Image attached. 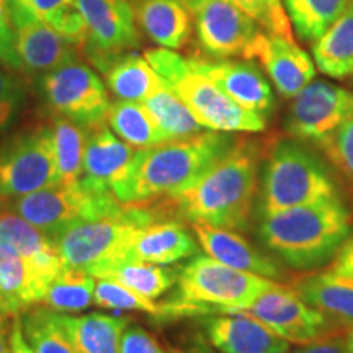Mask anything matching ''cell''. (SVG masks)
Returning <instances> with one entry per match:
<instances>
[{
	"label": "cell",
	"instance_id": "cell-43",
	"mask_svg": "<svg viewBox=\"0 0 353 353\" xmlns=\"http://www.w3.org/2000/svg\"><path fill=\"white\" fill-rule=\"evenodd\" d=\"M327 272L353 281V237H348L341 249L337 250Z\"/></svg>",
	"mask_w": 353,
	"mask_h": 353
},
{
	"label": "cell",
	"instance_id": "cell-4",
	"mask_svg": "<svg viewBox=\"0 0 353 353\" xmlns=\"http://www.w3.org/2000/svg\"><path fill=\"white\" fill-rule=\"evenodd\" d=\"M276 281L236 270L208 255H195L179 267L175 291L157 303L161 319L234 314L244 311Z\"/></svg>",
	"mask_w": 353,
	"mask_h": 353
},
{
	"label": "cell",
	"instance_id": "cell-31",
	"mask_svg": "<svg viewBox=\"0 0 353 353\" xmlns=\"http://www.w3.org/2000/svg\"><path fill=\"white\" fill-rule=\"evenodd\" d=\"M57 176L61 185L81 183L88 131L79 123L59 117L51 128Z\"/></svg>",
	"mask_w": 353,
	"mask_h": 353
},
{
	"label": "cell",
	"instance_id": "cell-7",
	"mask_svg": "<svg viewBox=\"0 0 353 353\" xmlns=\"http://www.w3.org/2000/svg\"><path fill=\"white\" fill-rule=\"evenodd\" d=\"M144 57L205 130L259 132L267 126V118L237 105L195 68L193 59H185L167 48L148 50Z\"/></svg>",
	"mask_w": 353,
	"mask_h": 353
},
{
	"label": "cell",
	"instance_id": "cell-42",
	"mask_svg": "<svg viewBox=\"0 0 353 353\" xmlns=\"http://www.w3.org/2000/svg\"><path fill=\"white\" fill-rule=\"evenodd\" d=\"M0 63L17 69L15 32L12 30L8 0H0Z\"/></svg>",
	"mask_w": 353,
	"mask_h": 353
},
{
	"label": "cell",
	"instance_id": "cell-10",
	"mask_svg": "<svg viewBox=\"0 0 353 353\" xmlns=\"http://www.w3.org/2000/svg\"><path fill=\"white\" fill-rule=\"evenodd\" d=\"M43 95L52 112L79 123L83 128L107 120L110 99L107 87L94 69L72 63L44 74Z\"/></svg>",
	"mask_w": 353,
	"mask_h": 353
},
{
	"label": "cell",
	"instance_id": "cell-17",
	"mask_svg": "<svg viewBox=\"0 0 353 353\" xmlns=\"http://www.w3.org/2000/svg\"><path fill=\"white\" fill-rule=\"evenodd\" d=\"M201 324L219 353H286L290 348V342L244 312L203 316Z\"/></svg>",
	"mask_w": 353,
	"mask_h": 353
},
{
	"label": "cell",
	"instance_id": "cell-22",
	"mask_svg": "<svg viewBox=\"0 0 353 353\" xmlns=\"http://www.w3.org/2000/svg\"><path fill=\"white\" fill-rule=\"evenodd\" d=\"M17 69L26 72H51L72 63L76 48L43 21L15 26Z\"/></svg>",
	"mask_w": 353,
	"mask_h": 353
},
{
	"label": "cell",
	"instance_id": "cell-11",
	"mask_svg": "<svg viewBox=\"0 0 353 353\" xmlns=\"http://www.w3.org/2000/svg\"><path fill=\"white\" fill-rule=\"evenodd\" d=\"M352 117V90L332 82L314 81L293 97L286 130L293 138L317 143Z\"/></svg>",
	"mask_w": 353,
	"mask_h": 353
},
{
	"label": "cell",
	"instance_id": "cell-50",
	"mask_svg": "<svg viewBox=\"0 0 353 353\" xmlns=\"http://www.w3.org/2000/svg\"><path fill=\"white\" fill-rule=\"evenodd\" d=\"M2 206H3V198L0 196V210H2Z\"/></svg>",
	"mask_w": 353,
	"mask_h": 353
},
{
	"label": "cell",
	"instance_id": "cell-25",
	"mask_svg": "<svg viewBox=\"0 0 353 353\" xmlns=\"http://www.w3.org/2000/svg\"><path fill=\"white\" fill-rule=\"evenodd\" d=\"M294 293L330 321L353 327V281L330 272L306 275L294 281Z\"/></svg>",
	"mask_w": 353,
	"mask_h": 353
},
{
	"label": "cell",
	"instance_id": "cell-47",
	"mask_svg": "<svg viewBox=\"0 0 353 353\" xmlns=\"http://www.w3.org/2000/svg\"><path fill=\"white\" fill-rule=\"evenodd\" d=\"M188 353H219V352L214 350L211 345H208V342H205L203 339H196V342H193V345L190 347Z\"/></svg>",
	"mask_w": 353,
	"mask_h": 353
},
{
	"label": "cell",
	"instance_id": "cell-14",
	"mask_svg": "<svg viewBox=\"0 0 353 353\" xmlns=\"http://www.w3.org/2000/svg\"><path fill=\"white\" fill-rule=\"evenodd\" d=\"M77 7L87 25L88 56L99 69L139 44L130 0H77Z\"/></svg>",
	"mask_w": 353,
	"mask_h": 353
},
{
	"label": "cell",
	"instance_id": "cell-20",
	"mask_svg": "<svg viewBox=\"0 0 353 353\" xmlns=\"http://www.w3.org/2000/svg\"><path fill=\"white\" fill-rule=\"evenodd\" d=\"M198 244L206 255L236 270L255 273L265 278L283 276L280 265L270 255L247 242L239 232L231 229L214 228L205 223H190Z\"/></svg>",
	"mask_w": 353,
	"mask_h": 353
},
{
	"label": "cell",
	"instance_id": "cell-36",
	"mask_svg": "<svg viewBox=\"0 0 353 353\" xmlns=\"http://www.w3.org/2000/svg\"><path fill=\"white\" fill-rule=\"evenodd\" d=\"M95 306L114 309V311H138L148 314H159V304L141 296L125 285L112 278H97L94 291Z\"/></svg>",
	"mask_w": 353,
	"mask_h": 353
},
{
	"label": "cell",
	"instance_id": "cell-13",
	"mask_svg": "<svg viewBox=\"0 0 353 353\" xmlns=\"http://www.w3.org/2000/svg\"><path fill=\"white\" fill-rule=\"evenodd\" d=\"M198 43L214 59H249L262 30L234 0H203L195 10Z\"/></svg>",
	"mask_w": 353,
	"mask_h": 353
},
{
	"label": "cell",
	"instance_id": "cell-21",
	"mask_svg": "<svg viewBox=\"0 0 353 353\" xmlns=\"http://www.w3.org/2000/svg\"><path fill=\"white\" fill-rule=\"evenodd\" d=\"M200 250L192 228L180 219L165 218L152 221L141 228L131 244L130 259L154 265H172L195 257Z\"/></svg>",
	"mask_w": 353,
	"mask_h": 353
},
{
	"label": "cell",
	"instance_id": "cell-29",
	"mask_svg": "<svg viewBox=\"0 0 353 353\" xmlns=\"http://www.w3.org/2000/svg\"><path fill=\"white\" fill-rule=\"evenodd\" d=\"M107 123L118 138L134 149H148L165 143L152 114L138 101L118 100L110 103Z\"/></svg>",
	"mask_w": 353,
	"mask_h": 353
},
{
	"label": "cell",
	"instance_id": "cell-24",
	"mask_svg": "<svg viewBox=\"0 0 353 353\" xmlns=\"http://www.w3.org/2000/svg\"><path fill=\"white\" fill-rule=\"evenodd\" d=\"M44 286L10 247L0 244V312L21 316L43 301Z\"/></svg>",
	"mask_w": 353,
	"mask_h": 353
},
{
	"label": "cell",
	"instance_id": "cell-2",
	"mask_svg": "<svg viewBox=\"0 0 353 353\" xmlns=\"http://www.w3.org/2000/svg\"><path fill=\"white\" fill-rule=\"evenodd\" d=\"M236 143L231 132L201 131L195 136L138 149L113 195L125 205L161 200L195 182Z\"/></svg>",
	"mask_w": 353,
	"mask_h": 353
},
{
	"label": "cell",
	"instance_id": "cell-39",
	"mask_svg": "<svg viewBox=\"0 0 353 353\" xmlns=\"http://www.w3.org/2000/svg\"><path fill=\"white\" fill-rule=\"evenodd\" d=\"M77 0H8L10 20L15 26L30 21H48L76 6Z\"/></svg>",
	"mask_w": 353,
	"mask_h": 353
},
{
	"label": "cell",
	"instance_id": "cell-12",
	"mask_svg": "<svg viewBox=\"0 0 353 353\" xmlns=\"http://www.w3.org/2000/svg\"><path fill=\"white\" fill-rule=\"evenodd\" d=\"M241 312L255 317L290 343L306 345L316 342L325 337L330 327L329 319L321 311L304 303L293 288L280 283L265 290Z\"/></svg>",
	"mask_w": 353,
	"mask_h": 353
},
{
	"label": "cell",
	"instance_id": "cell-40",
	"mask_svg": "<svg viewBox=\"0 0 353 353\" xmlns=\"http://www.w3.org/2000/svg\"><path fill=\"white\" fill-rule=\"evenodd\" d=\"M25 99L23 82L8 69V65L0 63V132L8 130L15 121Z\"/></svg>",
	"mask_w": 353,
	"mask_h": 353
},
{
	"label": "cell",
	"instance_id": "cell-26",
	"mask_svg": "<svg viewBox=\"0 0 353 353\" xmlns=\"http://www.w3.org/2000/svg\"><path fill=\"white\" fill-rule=\"evenodd\" d=\"M57 319L79 353H120L121 337L130 325L126 317L101 312L83 316L57 312Z\"/></svg>",
	"mask_w": 353,
	"mask_h": 353
},
{
	"label": "cell",
	"instance_id": "cell-37",
	"mask_svg": "<svg viewBox=\"0 0 353 353\" xmlns=\"http://www.w3.org/2000/svg\"><path fill=\"white\" fill-rule=\"evenodd\" d=\"M234 2L268 33L293 39L291 21L285 10L283 0H234Z\"/></svg>",
	"mask_w": 353,
	"mask_h": 353
},
{
	"label": "cell",
	"instance_id": "cell-9",
	"mask_svg": "<svg viewBox=\"0 0 353 353\" xmlns=\"http://www.w3.org/2000/svg\"><path fill=\"white\" fill-rule=\"evenodd\" d=\"M59 183L51 128L23 132L0 145V196L19 198Z\"/></svg>",
	"mask_w": 353,
	"mask_h": 353
},
{
	"label": "cell",
	"instance_id": "cell-49",
	"mask_svg": "<svg viewBox=\"0 0 353 353\" xmlns=\"http://www.w3.org/2000/svg\"><path fill=\"white\" fill-rule=\"evenodd\" d=\"M347 343H348V350H350V353H353V329H352L350 335H348V339H347Z\"/></svg>",
	"mask_w": 353,
	"mask_h": 353
},
{
	"label": "cell",
	"instance_id": "cell-28",
	"mask_svg": "<svg viewBox=\"0 0 353 353\" xmlns=\"http://www.w3.org/2000/svg\"><path fill=\"white\" fill-rule=\"evenodd\" d=\"M317 69L332 79L353 76V0L312 46Z\"/></svg>",
	"mask_w": 353,
	"mask_h": 353
},
{
	"label": "cell",
	"instance_id": "cell-27",
	"mask_svg": "<svg viewBox=\"0 0 353 353\" xmlns=\"http://www.w3.org/2000/svg\"><path fill=\"white\" fill-rule=\"evenodd\" d=\"M100 70L105 74L110 90L120 100L143 103L164 85V81L148 63V59L138 54L113 57Z\"/></svg>",
	"mask_w": 353,
	"mask_h": 353
},
{
	"label": "cell",
	"instance_id": "cell-41",
	"mask_svg": "<svg viewBox=\"0 0 353 353\" xmlns=\"http://www.w3.org/2000/svg\"><path fill=\"white\" fill-rule=\"evenodd\" d=\"M120 353H169L151 332L138 325H128L121 337Z\"/></svg>",
	"mask_w": 353,
	"mask_h": 353
},
{
	"label": "cell",
	"instance_id": "cell-48",
	"mask_svg": "<svg viewBox=\"0 0 353 353\" xmlns=\"http://www.w3.org/2000/svg\"><path fill=\"white\" fill-rule=\"evenodd\" d=\"M180 2H183L185 6H187V7L190 8V10L193 12L198 6H200V3L203 2V0H180Z\"/></svg>",
	"mask_w": 353,
	"mask_h": 353
},
{
	"label": "cell",
	"instance_id": "cell-38",
	"mask_svg": "<svg viewBox=\"0 0 353 353\" xmlns=\"http://www.w3.org/2000/svg\"><path fill=\"white\" fill-rule=\"evenodd\" d=\"M329 161L353 183V117L317 141Z\"/></svg>",
	"mask_w": 353,
	"mask_h": 353
},
{
	"label": "cell",
	"instance_id": "cell-44",
	"mask_svg": "<svg viewBox=\"0 0 353 353\" xmlns=\"http://www.w3.org/2000/svg\"><path fill=\"white\" fill-rule=\"evenodd\" d=\"M293 353H350V350H348L347 339L322 337L316 342L306 343V345L298 348V350Z\"/></svg>",
	"mask_w": 353,
	"mask_h": 353
},
{
	"label": "cell",
	"instance_id": "cell-1",
	"mask_svg": "<svg viewBox=\"0 0 353 353\" xmlns=\"http://www.w3.org/2000/svg\"><path fill=\"white\" fill-rule=\"evenodd\" d=\"M259 144L236 139L232 148L195 182L157 200L159 210L164 218L244 232L249 229L259 190Z\"/></svg>",
	"mask_w": 353,
	"mask_h": 353
},
{
	"label": "cell",
	"instance_id": "cell-34",
	"mask_svg": "<svg viewBox=\"0 0 353 353\" xmlns=\"http://www.w3.org/2000/svg\"><path fill=\"white\" fill-rule=\"evenodd\" d=\"M350 0H283L291 25L303 41H317L345 10Z\"/></svg>",
	"mask_w": 353,
	"mask_h": 353
},
{
	"label": "cell",
	"instance_id": "cell-35",
	"mask_svg": "<svg viewBox=\"0 0 353 353\" xmlns=\"http://www.w3.org/2000/svg\"><path fill=\"white\" fill-rule=\"evenodd\" d=\"M25 339L34 353H79L50 307H32L21 314Z\"/></svg>",
	"mask_w": 353,
	"mask_h": 353
},
{
	"label": "cell",
	"instance_id": "cell-33",
	"mask_svg": "<svg viewBox=\"0 0 353 353\" xmlns=\"http://www.w3.org/2000/svg\"><path fill=\"white\" fill-rule=\"evenodd\" d=\"M95 283V276L64 265L48 286L41 303L56 312L83 311L94 303Z\"/></svg>",
	"mask_w": 353,
	"mask_h": 353
},
{
	"label": "cell",
	"instance_id": "cell-30",
	"mask_svg": "<svg viewBox=\"0 0 353 353\" xmlns=\"http://www.w3.org/2000/svg\"><path fill=\"white\" fill-rule=\"evenodd\" d=\"M176 276H179V267L170 268L165 265H154L128 259L125 262L114 265L100 278H112L141 296L156 301L174 288Z\"/></svg>",
	"mask_w": 353,
	"mask_h": 353
},
{
	"label": "cell",
	"instance_id": "cell-18",
	"mask_svg": "<svg viewBox=\"0 0 353 353\" xmlns=\"http://www.w3.org/2000/svg\"><path fill=\"white\" fill-rule=\"evenodd\" d=\"M0 244L10 247L25 260L44 290L65 265L54 239L12 210L0 211Z\"/></svg>",
	"mask_w": 353,
	"mask_h": 353
},
{
	"label": "cell",
	"instance_id": "cell-8",
	"mask_svg": "<svg viewBox=\"0 0 353 353\" xmlns=\"http://www.w3.org/2000/svg\"><path fill=\"white\" fill-rule=\"evenodd\" d=\"M3 206L54 237L76 221L120 214L126 205L112 192H92L82 183H56L28 195L3 200Z\"/></svg>",
	"mask_w": 353,
	"mask_h": 353
},
{
	"label": "cell",
	"instance_id": "cell-46",
	"mask_svg": "<svg viewBox=\"0 0 353 353\" xmlns=\"http://www.w3.org/2000/svg\"><path fill=\"white\" fill-rule=\"evenodd\" d=\"M13 317L0 312V353H10V327Z\"/></svg>",
	"mask_w": 353,
	"mask_h": 353
},
{
	"label": "cell",
	"instance_id": "cell-19",
	"mask_svg": "<svg viewBox=\"0 0 353 353\" xmlns=\"http://www.w3.org/2000/svg\"><path fill=\"white\" fill-rule=\"evenodd\" d=\"M82 187L92 192H112L125 179L136 149L117 138L105 123L87 128Z\"/></svg>",
	"mask_w": 353,
	"mask_h": 353
},
{
	"label": "cell",
	"instance_id": "cell-45",
	"mask_svg": "<svg viewBox=\"0 0 353 353\" xmlns=\"http://www.w3.org/2000/svg\"><path fill=\"white\" fill-rule=\"evenodd\" d=\"M10 353H34L25 339L23 325H21V316H13L10 327Z\"/></svg>",
	"mask_w": 353,
	"mask_h": 353
},
{
	"label": "cell",
	"instance_id": "cell-15",
	"mask_svg": "<svg viewBox=\"0 0 353 353\" xmlns=\"http://www.w3.org/2000/svg\"><path fill=\"white\" fill-rule=\"evenodd\" d=\"M250 59H257L263 65L278 94L286 99H293L316 76L314 63L294 39L268 32L259 34L247 61Z\"/></svg>",
	"mask_w": 353,
	"mask_h": 353
},
{
	"label": "cell",
	"instance_id": "cell-3",
	"mask_svg": "<svg viewBox=\"0 0 353 353\" xmlns=\"http://www.w3.org/2000/svg\"><path fill=\"white\" fill-rule=\"evenodd\" d=\"M352 216L341 198L260 214L259 239L293 270L324 267L348 239Z\"/></svg>",
	"mask_w": 353,
	"mask_h": 353
},
{
	"label": "cell",
	"instance_id": "cell-32",
	"mask_svg": "<svg viewBox=\"0 0 353 353\" xmlns=\"http://www.w3.org/2000/svg\"><path fill=\"white\" fill-rule=\"evenodd\" d=\"M143 103L156 120L165 141L190 138V136H195L205 130L195 120L187 105L175 95L170 87L165 85V82Z\"/></svg>",
	"mask_w": 353,
	"mask_h": 353
},
{
	"label": "cell",
	"instance_id": "cell-5",
	"mask_svg": "<svg viewBox=\"0 0 353 353\" xmlns=\"http://www.w3.org/2000/svg\"><path fill=\"white\" fill-rule=\"evenodd\" d=\"M335 198L341 195L329 167L301 139L281 138L272 143L260 179V214Z\"/></svg>",
	"mask_w": 353,
	"mask_h": 353
},
{
	"label": "cell",
	"instance_id": "cell-23",
	"mask_svg": "<svg viewBox=\"0 0 353 353\" xmlns=\"http://www.w3.org/2000/svg\"><path fill=\"white\" fill-rule=\"evenodd\" d=\"M134 15L143 32L167 50H182L192 38L190 8L180 0H138Z\"/></svg>",
	"mask_w": 353,
	"mask_h": 353
},
{
	"label": "cell",
	"instance_id": "cell-6",
	"mask_svg": "<svg viewBox=\"0 0 353 353\" xmlns=\"http://www.w3.org/2000/svg\"><path fill=\"white\" fill-rule=\"evenodd\" d=\"M157 219L164 218L154 203L126 205L120 214L76 221L52 239L68 267L100 278L117 263L130 259L136 234Z\"/></svg>",
	"mask_w": 353,
	"mask_h": 353
},
{
	"label": "cell",
	"instance_id": "cell-16",
	"mask_svg": "<svg viewBox=\"0 0 353 353\" xmlns=\"http://www.w3.org/2000/svg\"><path fill=\"white\" fill-rule=\"evenodd\" d=\"M193 64L208 76L228 97L249 112L267 118L275 105L270 83L257 65L250 61L195 59Z\"/></svg>",
	"mask_w": 353,
	"mask_h": 353
}]
</instances>
